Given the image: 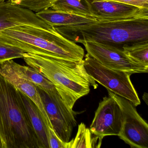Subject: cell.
I'll use <instances>...</instances> for the list:
<instances>
[{
  "instance_id": "cell-1",
  "label": "cell",
  "mask_w": 148,
  "mask_h": 148,
  "mask_svg": "<svg viewBox=\"0 0 148 148\" xmlns=\"http://www.w3.org/2000/svg\"><path fill=\"white\" fill-rule=\"evenodd\" d=\"M55 28L65 38L75 43L92 41L121 50L125 46L148 41V15L95 21Z\"/></svg>"
},
{
  "instance_id": "cell-2",
  "label": "cell",
  "mask_w": 148,
  "mask_h": 148,
  "mask_svg": "<svg viewBox=\"0 0 148 148\" xmlns=\"http://www.w3.org/2000/svg\"><path fill=\"white\" fill-rule=\"evenodd\" d=\"M23 59L28 66L53 83L71 109L78 99L90 92V86L97 88L96 81L86 72L84 60L76 62L29 53H25Z\"/></svg>"
},
{
  "instance_id": "cell-3",
  "label": "cell",
  "mask_w": 148,
  "mask_h": 148,
  "mask_svg": "<svg viewBox=\"0 0 148 148\" xmlns=\"http://www.w3.org/2000/svg\"><path fill=\"white\" fill-rule=\"evenodd\" d=\"M0 43L25 53L76 62L83 61L84 57L81 46L65 38L52 26L43 27L24 25L1 30Z\"/></svg>"
},
{
  "instance_id": "cell-4",
  "label": "cell",
  "mask_w": 148,
  "mask_h": 148,
  "mask_svg": "<svg viewBox=\"0 0 148 148\" xmlns=\"http://www.w3.org/2000/svg\"><path fill=\"white\" fill-rule=\"evenodd\" d=\"M0 139L2 148H41L19 91L1 74Z\"/></svg>"
},
{
  "instance_id": "cell-5",
  "label": "cell",
  "mask_w": 148,
  "mask_h": 148,
  "mask_svg": "<svg viewBox=\"0 0 148 148\" xmlns=\"http://www.w3.org/2000/svg\"><path fill=\"white\" fill-rule=\"evenodd\" d=\"M84 62L88 74L107 90L128 99L135 106L141 104L138 94L131 80L132 73L108 68L88 53Z\"/></svg>"
},
{
  "instance_id": "cell-6",
  "label": "cell",
  "mask_w": 148,
  "mask_h": 148,
  "mask_svg": "<svg viewBox=\"0 0 148 148\" xmlns=\"http://www.w3.org/2000/svg\"><path fill=\"white\" fill-rule=\"evenodd\" d=\"M120 106L123 114L120 139L131 148H148V125L137 111L136 106L128 99L108 90Z\"/></svg>"
},
{
  "instance_id": "cell-7",
  "label": "cell",
  "mask_w": 148,
  "mask_h": 148,
  "mask_svg": "<svg viewBox=\"0 0 148 148\" xmlns=\"http://www.w3.org/2000/svg\"><path fill=\"white\" fill-rule=\"evenodd\" d=\"M82 44L88 54L108 68L132 74L148 73V66L132 60L123 50L92 41L84 42Z\"/></svg>"
},
{
  "instance_id": "cell-8",
  "label": "cell",
  "mask_w": 148,
  "mask_h": 148,
  "mask_svg": "<svg viewBox=\"0 0 148 148\" xmlns=\"http://www.w3.org/2000/svg\"><path fill=\"white\" fill-rule=\"evenodd\" d=\"M39 90L52 128L62 141L68 143L73 128L77 125L75 112L60 94L51 98L45 92Z\"/></svg>"
},
{
  "instance_id": "cell-9",
  "label": "cell",
  "mask_w": 148,
  "mask_h": 148,
  "mask_svg": "<svg viewBox=\"0 0 148 148\" xmlns=\"http://www.w3.org/2000/svg\"><path fill=\"white\" fill-rule=\"evenodd\" d=\"M123 121L121 107L112 97L109 95L104 97L99 103L90 130L101 140L106 136H118Z\"/></svg>"
},
{
  "instance_id": "cell-10",
  "label": "cell",
  "mask_w": 148,
  "mask_h": 148,
  "mask_svg": "<svg viewBox=\"0 0 148 148\" xmlns=\"http://www.w3.org/2000/svg\"><path fill=\"white\" fill-rule=\"evenodd\" d=\"M96 21L114 20L140 15H148V8L105 0H88Z\"/></svg>"
},
{
  "instance_id": "cell-11",
  "label": "cell",
  "mask_w": 148,
  "mask_h": 148,
  "mask_svg": "<svg viewBox=\"0 0 148 148\" xmlns=\"http://www.w3.org/2000/svg\"><path fill=\"white\" fill-rule=\"evenodd\" d=\"M24 25L43 27L51 26L29 9L6 1L0 3V31Z\"/></svg>"
},
{
  "instance_id": "cell-12",
  "label": "cell",
  "mask_w": 148,
  "mask_h": 148,
  "mask_svg": "<svg viewBox=\"0 0 148 148\" xmlns=\"http://www.w3.org/2000/svg\"><path fill=\"white\" fill-rule=\"evenodd\" d=\"M0 74L36 104L41 112L47 127H52L37 86L29 80L19 77L12 68L9 60L0 63Z\"/></svg>"
},
{
  "instance_id": "cell-13",
  "label": "cell",
  "mask_w": 148,
  "mask_h": 148,
  "mask_svg": "<svg viewBox=\"0 0 148 148\" xmlns=\"http://www.w3.org/2000/svg\"><path fill=\"white\" fill-rule=\"evenodd\" d=\"M41 20L52 26H67L90 23L95 21L93 18L72 14L48 8L36 13Z\"/></svg>"
},
{
  "instance_id": "cell-14",
  "label": "cell",
  "mask_w": 148,
  "mask_h": 148,
  "mask_svg": "<svg viewBox=\"0 0 148 148\" xmlns=\"http://www.w3.org/2000/svg\"><path fill=\"white\" fill-rule=\"evenodd\" d=\"M20 93L41 148H49L47 127L41 112L38 106L28 97L20 91Z\"/></svg>"
},
{
  "instance_id": "cell-15",
  "label": "cell",
  "mask_w": 148,
  "mask_h": 148,
  "mask_svg": "<svg viewBox=\"0 0 148 148\" xmlns=\"http://www.w3.org/2000/svg\"><path fill=\"white\" fill-rule=\"evenodd\" d=\"M9 61L12 68L19 77L31 81L50 97H54L59 94L53 83L32 67L21 65L14 62L13 60H10Z\"/></svg>"
},
{
  "instance_id": "cell-16",
  "label": "cell",
  "mask_w": 148,
  "mask_h": 148,
  "mask_svg": "<svg viewBox=\"0 0 148 148\" xmlns=\"http://www.w3.org/2000/svg\"><path fill=\"white\" fill-rule=\"evenodd\" d=\"M50 8L94 18L88 0H57Z\"/></svg>"
},
{
  "instance_id": "cell-17",
  "label": "cell",
  "mask_w": 148,
  "mask_h": 148,
  "mask_svg": "<svg viewBox=\"0 0 148 148\" xmlns=\"http://www.w3.org/2000/svg\"><path fill=\"white\" fill-rule=\"evenodd\" d=\"M92 134L84 123H81L79 125L76 137L69 142V148H96L97 141L102 142V140L96 136L92 137Z\"/></svg>"
},
{
  "instance_id": "cell-18",
  "label": "cell",
  "mask_w": 148,
  "mask_h": 148,
  "mask_svg": "<svg viewBox=\"0 0 148 148\" xmlns=\"http://www.w3.org/2000/svg\"><path fill=\"white\" fill-rule=\"evenodd\" d=\"M123 51L132 60L148 66V41L125 46L123 47Z\"/></svg>"
},
{
  "instance_id": "cell-19",
  "label": "cell",
  "mask_w": 148,
  "mask_h": 148,
  "mask_svg": "<svg viewBox=\"0 0 148 148\" xmlns=\"http://www.w3.org/2000/svg\"><path fill=\"white\" fill-rule=\"evenodd\" d=\"M12 4L29 9L35 13L50 8L57 0H6Z\"/></svg>"
},
{
  "instance_id": "cell-20",
  "label": "cell",
  "mask_w": 148,
  "mask_h": 148,
  "mask_svg": "<svg viewBox=\"0 0 148 148\" xmlns=\"http://www.w3.org/2000/svg\"><path fill=\"white\" fill-rule=\"evenodd\" d=\"M25 53L18 48L0 43V63L10 60L23 58Z\"/></svg>"
},
{
  "instance_id": "cell-21",
  "label": "cell",
  "mask_w": 148,
  "mask_h": 148,
  "mask_svg": "<svg viewBox=\"0 0 148 148\" xmlns=\"http://www.w3.org/2000/svg\"><path fill=\"white\" fill-rule=\"evenodd\" d=\"M47 138L49 148H69V142L62 141L52 127H47Z\"/></svg>"
},
{
  "instance_id": "cell-22",
  "label": "cell",
  "mask_w": 148,
  "mask_h": 148,
  "mask_svg": "<svg viewBox=\"0 0 148 148\" xmlns=\"http://www.w3.org/2000/svg\"><path fill=\"white\" fill-rule=\"evenodd\" d=\"M133 6L140 8H148V0H105Z\"/></svg>"
},
{
  "instance_id": "cell-23",
  "label": "cell",
  "mask_w": 148,
  "mask_h": 148,
  "mask_svg": "<svg viewBox=\"0 0 148 148\" xmlns=\"http://www.w3.org/2000/svg\"><path fill=\"white\" fill-rule=\"evenodd\" d=\"M143 97H145V98H143L144 101L147 104H147V103H148V94H147V93H146V92H145V93H144Z\"/></svg>"
},
{
  "instance_id": "cell-24",
  "label": "cell",
  "mask_w": 148,
  "mask_h": 148,
  "mask_svg": "<svg viewBox=\"0 0 148 148\" xmlns=\"http://www.w3.org/2000/svg\"><path fill=\"white\" fill-rule=\"evenodd\" d=\"M0 148H2V143H1V139H0Z\"/></svg>"
}]
</instances>
